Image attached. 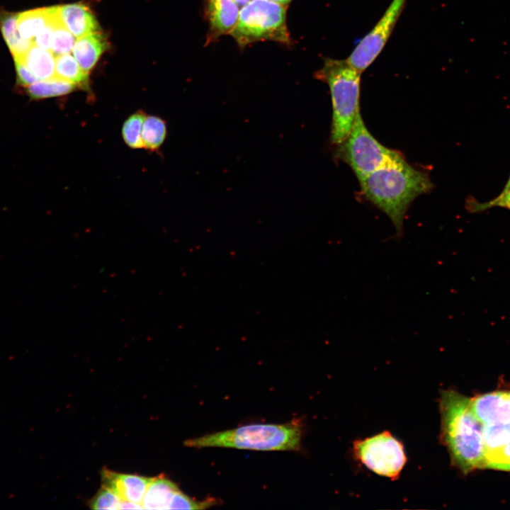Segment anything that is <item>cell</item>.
Returning a JSON list of instances; mask_svg holds the SVG:
<instances>
[{
  "label": "cell",
  "instance_id": "obj_1",
  "mask_svg": "<svg viewBox=\"0 0 510 510\" xmlns=\"http://www.w3.org/2000/svg\"><path fill=\"white\" fill-rule=\"evenodd\" d=\"M360 184L366 198L390 219L397 239L402 237L404 219L413 200L434 188L428 172L404 159L378 169Z\"/></svg>",
  "mask_w": 510,
  "mask_h": 510
},
{
  "label": "cell",
  "instance_id": "obj_2",
  "mask_svg": "<svg viewBox=\"0 0 510 510\" xmlns=\"http://www.w3.org/2000/svg\"><path fill=\"white\" fill-rule=\"evenodd\" d=\"M441 436L451 460L464 474L484 468L483 424L474 414L471 399L445 390L440 399Z\"/></svg>",
  "mask_w": 510,
  "mask_h": 510
},
{
  "label": "cell",
  "instance_id": "obj_3",
  "mask_svg": "<svg viewBox=\"0 0 510 510\" xmlns=\"http://www.w3.org/2000/svg\"><path fill=\"white\" fill-rule=\"evenodd\" d=\"M303 426L300 419L285 424L242 426L190 438L184 445L193 448H232L255 450H300Z\"/></svg>",
  "mask_w": 510,
  "mask_h": 510
},
{
  "label": "cell",
  "instance_id": "obj_4",
  "mask_svg": "<svg viewBox=\"0 0 510 510\" xmlns=\"http://www.w3.org/2000/svg\"><path fill=\"white\" fill-rule=\"evenodd\" d=\"M315 75L329 88L333 110L330 139L337 146L348 135L359 110L361 73L347 60L327 57Z\"/></svg>",
  "mask_w": 510,
  "mask_h": 510
},
{
  "label": "cell",
  "instance_id": "obj_5",
  "mask_svg": "<svg viewBox=\"0 0 510 510\" xmlns=\"http://www.w3.org/2000/svg\"><path fill=\"white\" fill-rule=\"evenodd\" d=\"M286 8L269 0H251L240 9L237 25L230 35L241 47L262 40L288 45Z\"/></svg>",
  "mask_w": 510,
  "mask_h": 510
},
{
  "label": "cell",
  "instance_id": "obj_6",
  "mask_svg": "<svg viewBox=\"0 0 510 510\" xmlns=\"http://www.w3.org/2000/svg\"><path fill=\"white\" fill-rule=\"evenodd\" d=\"M336 156L351 168L359 183L378 169L404 159L401 152L387 148L374 137L360 110L348 135L337 145Z\"/></svg>",
  "mask_w": 510,
  "mask_h": 510
},
{
  "label": "cell",
  "instance_id": "obj_7",
  "mask_svg": "<svg viewBox=\"0 0 510 510\" xmlns=\"http://www.w3.org/2000/svg\"><path fill=\"white\" fill-rule=\"evenodd\" d=\"M354 450L369 470L390 478H396L407 461L402 444L387 431L356 441Z\"/></svg>",
  "mask_w": 510,
  "mask_h": 510
},
{
  "label": "cell",
  "instance_id": "obj_8",
  "mask_svg": "<svg viewBox=\"0 0 510 510\" xmlns=\"http://www.w3.org/2000/svg\"><path fill=\"white\" fill-rule=\"evenodd\" d=\"M405 3L406 0H392L373 28L358 42L346 59L359 73L365 71L382 50Z\"/></svg>",
  "mask_w": 510,
  "mask_h": 510
},
{
  "label": "cell",
  "instance_id": "obj_9",
  "mask_svg": "<svg viewBox=\"0 0 510 510\" xmlns=\"http://www.w3.org/2000/svg\"><path fill=\"white\" fill-rule=\"evenodd\" d=\"M472 411L483 424L510 422V391H494L471 399Z\"/></svg>",
  "mask_w": 510,
  "mask_h": 510
},
{
  "label": "cell",
  "instance_id": "obj_10",
  "mask_svg": "<svg viewBox=\"0 0 510 510\" xmlns=\"http://www.w3.org/2000/svg\"><path fill=\"white\" fill-rule=\"evenodd\" d=\"M152 478L118 473L106 468L101 471L103 484L112 489L121 500L141 504L147 486Z\"/></svg>",
  "mask_w": 510,
  "mask_h": 510
},
{
  "label": "cell",
  "instance_id": "obj_11",
  "mask_svg": "<svg viewBox=\"0 0 510 510\" xmlns=\"http://www.w3.org/2000/svg\"><path fill=\"white\" fill-rule=\"evenodd\" d=\"M239 12L240 8L233 0H206L210 40L230 34L237 25Z\"/></svg>",
  "mask_w": 510,
  "mask_h": 510
},
{
  "label": "cell",
  "instance_id": "obj_12",
  "mask_svg": "<svg viewBox=\"0 0 510 510\" xmlns=\"http://www.w3.org/2000/svg\"><path fill=\"white\" fill-rule=\"evenodd\" d=\"M61 20L76 38L98 32V23L87 6L74 3L58 6Z\"/></svg>",
  "mask_w": 510,
  "mask_h": 510
},
{
  "label": "cell",
  "instance_id": "obj_13",
  "mask_svg": "<svg viewBox=\"0 0 510 510\" xmlns=\"http://www.w3.org/2000/svg\"><path fill=\"white\" fill-rule=\"evenodd\" d=\"M106 47L103 35L96 32L79 38L74 42L72 53L81 69L89 74Z\"/></svg>",
  "mask_w": 510,
  "mask_h": 510
},
{
  "label": "cell",
  "instance_id": "obj_14",
  "mask_svg": "<svg viewBox=\"0 0 510 510\" xmlns=\"http://www.w3.org/2000/svg\"><path fill=\"white\" fill-rule=\"evenodd\" d=\"M180 489L165 476L153 477L147 486L142 505L144 509H169L174 496Z\"/></svg>",
  "mask_w": 510,
  "mask_h": 510
},
{
  "label": "cell",
  "instance_id": "obj_15",
  "mask_svg": "<svg viewBox=\"0 0 510 510\" xmlns=\"http://www.w3.org/2000/svg\"><path fill=\"white\" fill-rule=\"evenodd\" d=\"M38 81L55 76V57L50 50L33 45L20 58Z\"/></svg>",
  "mask_w": 510,
  "mask_h": 510
},
{
  "label": "cell",
  "instance_id": "obj_16",
  "mask_svg": "<svg viewBox=\"0 0 510 510\" xmlns=\"http://www.w3.org/2000/svg\"><path fill=\"white\" fill-rule=\"evenodd\" d=\"M18 13L0 12V29L14 59L21 57L33 45L32 41L23 38L17 28Z\"/></svg>",
  "mask_w": 510,
  "mask_h": 510
},
{
  "label": "cell",
  "instance_id": "obj_17",
  "mask_svg": "<svg viewBox=\"0 0 510 510\" xmlns=\"http://www.w3.org/2000/svg\"><path fill=\"white\" fill-rule=\"evenodd\" d=\"M76 85L57 76L40 80L25 87L32 100H40L67 95L76 89Z\"/></svg>",
  "mask_w": 510,
  "mask_h": 510
},
{
  "label": "cell",
  "instance_id": "obj_18",
  "mask_svg": "<svg viewBox=\"0 0 510 510\" xmlns=\"http://www.w3.org/2000/svg\"><path fill=\"white\" fill-rule=\"evenodd\" d=\"M50 21V7L18 13L17 28L21 36L30 40Z\"/></svg>",
  "mask_w": 510,
  "mask_h": 510
},
{
  "label": "cell",
  "instance_id": "obj_19",
  "mask_svg": "<svg viewBox=\"0 0 510 510\" xmlns=\"http://www.w3.org/2000/svg\"><path fill=\"white\" fill-rule=\"evenodd\" d=\"M55 76L76 86H86L88 81V73L81 69L74 57L69 53L55 57Z\"/></svg>",
  "mask_w": 510,
  "mask_h": 510
},
{
  "label": "cell",
  "instance_id": "obj_20",
  "mask_svg": "<svg viewBox=\"0 0 510 510\" xmlns=\"http://www.w3.org/2000/svg\"><path fill=\"white\" fill-rule=\"evenodd\" d=\"M53 32L50 51L57 56L69 53L75 42V37L68 30L62 23L58 6H53Z\"/></svg>",
  "mask_w": 510,
  "mask_h": 510
},
{
  "label": "cell",
  "instance_id": "obj_21",
  "mask_svg": "<svg viewBox=\"0 0 510 510\" xmlns=\"http://www.w3.org/2000/svg\"><path fill=\"white\" fill-rule=\"evenodd\" d=\"M485 455L492 453L510 441V422H496L483 425Z\"/></svg>",
  "mask_w": 510,
  "mask_h": 510
},
{
  "label": "cell",
  "instance_id": "obj_22",
  "mask_svg": "<svg viewBox=\"0 0 510 510\" xmlns=\"http://www.w3.org/2000/svg\"><path fill=\"white\" fill-rule=\"evenodd\" d=\"M166 135L165 122L157 116H147L142 126V137L144 148L157 150L163 144Z\"/></svg>",
  "mask_w": 510,
  "mask_h": 510
},
{
  "label": "cell",
  "instance_id": "obj_23",
  "mask_svg": "<svg viewBox=\"0 0 510 510\" xmlns=\"http://www.w3.org/2000/svg\"><path fill=\"white\" fill-rule=\"evenodd\" d=\"M147 115L140 110L131 115L123 123L122 135L125 144L132 149L144 148L142 131Z\"/></svg>",
  "mask_w": 510,
  "mask_h": 510
},
{
  "label": "cell",
  "instance_id": "obj_24",
  "mask_svg": "<svg viewBox=\"0 0 510 510\" xmlns=\"http://www.w3.org/2000/svg\"><path fill=\"white\" fill-rule=\"evenodd\" d=\"M121 501L112 489L103 484L90 500L89 506L93 509H120Z\"/></svg>",
  "mask_w": 510,
  "mask_h": 510
},
{
  "label": "cell",
  "instance_id": "obj_25",
  "mask_svg": "<svg viewBox=\"0 0 510 510\" xmlns=\"http://www.w3.org/2000/svg\"><path fill=\"white\" fill-rule=\"evenodd\" d=\"M484 468L510 471V441L499 450L485 455Z\"/></svg>",
  "mask_w": 510,
  "mask_h": 510
},
{
  "label": "cell",
  "instance_id": "obj_26",
  "mask_svg": "<svg viewBox=\"0 0 510 510\" xmlns=\"http://www.w3.org/2000/svg\"><path fill=\"white\" fill-rule=\"evenodd\" d=\"M493 207H502L510 210V176L503 191L497 198L482 203H472L470 200L468 203V209L470 212L482 211Z\"/></svg>",
  "mask_w": 510,
  "mask_h": 510
},
{
  "label": "cell",
  "instance_id": "obj_27",
  "mask_svg": "<svg viewBox=\"0 0 510 510\" xmlns=\"http://www.w3.org/2000/svg\"><path fill=\"white\" fill-rule=\"evenodd\" d=\"M50 21L49 24L41 30L32 40L34 45L50 51L52 36L53 32V6L50 7Z\"/></svg>",
  "mask_w": 510,
  "mask_h": 510
},
{
  "label": "cell",
  "instance_id": "obj_28",
  "mask_svg": "<svg viewBox=\"0 0 510 510\" xmlns=\"http://www.w3.org/2000/svg\"><path fill=\"white\" fill-rule=\"evenodd\" d=\"M14 61L17 85L25 88L38 81L23 62L18 60H14Z\"/></svg>",
  "mask_w": 510,
  "mask_h": 510
},
{
  "label": "cell",
  "instance_id": "obj_29",
  "mask_svg": "<svg viewBox=\"0 0 510 510\" xmlns=\"http://www.w3.org/2000/svg\"><path fill=\"white\" fill-rule=\"evenodd\" d=\"M120 509H143V506L141 504L122 500Z\"/></svg>",
  "mask_w": 510,
  "mask_h": 510
},
{
  "label": "cell",
  "instance_id": "obj_30",
  "mask_svg": "<svg viewBox=\"0 0 510 510\" xmlns=\"http://www.w3.org/2000/svg\"><path fill=\"white\" fill-rule=\"evenodd\" d=\"M237 5L240 8V9L244 6L246 4H247L249 1L251 0H233Z\"/></svg>",
  "mask_w": 510,
  "mask_h": 510
},
{
  "label": "cell",
  "instance_id": "obj_31",
  "mask_svg": "<svg viewBox=\"0 0 510 510\" xmlns=\"http://www.w3.org/2000/svg\"><path fill=\"white\" fill-rule=\"evenodd\" d=\"M269 1H274V2L278 3V4H281V5H283V6H287L290 3V1H291L292 0H269Z\"/></svg>",
  "mask_w": 510,
  "mask_h": 510
}]
</instances>
